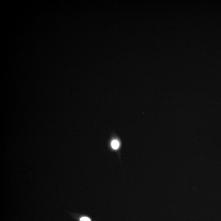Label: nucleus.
<instances>
[{
  "mask_svg": "<svg viewBox=\"0 0 221 221\" xmlns=\"http://www.w3.org/2000/svg\"><path fill=\"white\" fill-rule=\"evenodd\" d=\"M120 143L117 140H113L111 142V147L113 150H116L119 148Z\"/></svg>",
  "mask_w": 221,
  "mask_h": 221,
  "instance_id": "obj_1",
  "label": "nucleus"
},
{
  "mask_svg": "<svg viewBox=\"0 0 221 221\" xmlns=\"http://www.w3.org/2000/svg\"><path fill=\"white\" fill-rule=\"evenodd\" d=\"M80 221H91V219L89 218L86 217H83L80 219Z\"/></svg>",
  "mask_w": 221,
  "mask_h": 221,
  "instance_id": "obj_2",
  "label": "nucleus"
}]
</instances>
